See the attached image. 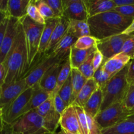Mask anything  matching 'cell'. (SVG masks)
<instances>
[{
    "label": "cell",
    "mask_w": 134,
    "mask_h": 134,
    "mask_svg": "<svg viewBox=\"0 0 134 134\" xmlns=\"http://www.w3.org/2000/svg\"><path fill=\"white\" fill-rule=\"evenodd\" d=\"M6 69L5 84L8 85L26 77L29 71L24 32L20 24L14 44L3 62Z\"/></svg>",
    "instance_id": "1"
},
{
    "label": "cell",
    "mask_w": 134,
    "mask_h": 134,
    "mask_svg": "<svg viewBox=\"0 0 134 134\" xmlns=\"http://www.w3.org/2000/svg\"><path fill=\"white\" fill-rule=\"evenodd\" d=\"M133 18L124 16L111 10L90 17L87 21L90 34L97 40L119 35L130 26Z\"/></svg>",
    "instance_id": "2"
},
{
    "label": "cell",
    "mask_w": 134,
    "mask_h": 134,
    "mask_svg": "<svg viewBox=\"0 0 134 134\" xmlns=\"http://www.w3.org/2000/svg\"><path fill=\"white\" fill-rule=\"evenodd\" d=\"M129 65L130 63L124 69L115 74L102 89L103 102L101 111H103L114 103L124 102L130 88L127 81Z\"/></svg>",
    "instance_id": "3"
},
{
    "label": "cell",
    "mask_w": 134,
    "mask_h": 134,
    "mask_svg": "<svg viewBox=\"0 0 134 134\" xmlns=\"http://www.w3.org/2000/svg\"><path fill=\"white\" fill-rule=\"evenodd\" d=\"M24 32L29 70L35 61L44 25L37 23L27 15L20 20Z\"/></svg>",
    "instance_id": "4"
},
{
    "label": "cell",
    "mask_w": 134,
    "mask_h": 134,
    "mask_svg": "<svg viewBox=\"0 0 134 134\" xmlns=\"http://www.w3.org/2000/svg\"><path fill=\"white\" fill-rule=\"evenodd\" d=\"M132 113L124 102H119L99 111L95 120L102 130L106 129L124 121Z\"/></svg>",
    "instance_id": "5"
},
{
    "label": "cell",
    "mask_w": 134,
    "mask_h": 134,
    "mask_svg": "<svg viewBox=\"0 0 134 134\" xmlns=\"http://www.w3.org/2000/svg\"><path fill=\"white\" fill-rule=\"evenodd\" d=\"M13 130L22 134H47L48 131L44 128L43 118L31 110L21 116L11 124Z\"/></svg>",
    "instance_id": "6"
},
{
    "label": "cell",
    "mask_w": 134,
    "mask_h": 134,
    "mask_svg": "<svg viewBox=\"0 0 134 134\" xmlns=\"http://www.w3.org/2000/svg\"><path fill=\"white\" fill-rule=\"evenodd\" d=\"M34 92V87L28 88L9 105L3 109V121L12 124L21 116L29 112L28 105Z\"/></svg>",
    "instance_id": "7"
},
{
    "label": "cell",
    "mask_w": 134,
    "mask_h": 134,
    "mask_svg": "<svg viewBox=\"0 0 134 134\" xmlns=\"http://www.w3.org/2000/svg\"><path fill=\"white\" fill-rule=\"evenodd\" d=\"M60 61L62 60L52 52L45 54L41 58H38L36 63L31 65L28 73L24 77L27 88H31L37 85L47 71Z\"/></svg>",
    "instance_id": "8"
},
{
    "label": "cell",
    "mask_w": 134,
    "mask_h": 134,
    "mask_svg": "<svg viewBox=\"0 0 134 134\" xmlns=\"http://www.w3.org/2000/svg\"><path fill=\"white\" fill-rule=\"evenodd\" d=\"M130 35L121 34L102 40H98L97 49L103 54L104 60L107 61L115 55L120 53L123 44Z\"/></svg>",
    "instance_id": "9"
},
{
    "label": "cell",
    "mask_w": 134,
    "mask_h": 134,
    "mask_svg": "<svg viewBox=\"0 0 134 134\" xmlns=\"http://www.w3.org/2000/svg\"><path fill=\"white\" fill-rule=\"evenodd\" d=\"M35 111L43 118L44 127L48 133L56 132V130L60 125L61 115L54 107L52 96L36 109Z\"/></svg>",
    "instance_id": "10"
},
{
    "label": "cell",
    "mask_w": 134,
    "mask_h": 134,
    "mask_svg": "<svg viewBox=\"0 0 134 134\" xmlns=\"http://www.w3.org/2000/svg\"><path fill=\"white\" fill-rule=\"evenodd\" d=\"M27 88L25 78L10 85H3L0 89V107L5 109Z\"/></svg>",
    "instance_id": "11"
},
{
    "label": "cell",
    "mask_w": 134,
    "mask_h": 134,
    "mask_svg": "<svg viewBox=\"0 0 134 134\" xmlns=\"http://www.w3.org/2000/svg\"><path fill=\"white\" fill-rule=\"evenodd\" d=\"M20 24V20L9 17L6 31L0 51V63H3L5 62L7 56L11 50L18 34Z\"/></svg>",
    "instance_id": "12"
},
{
    "label": "cell",
    "mask_w": 134,
    "mask_h": 134,
    "mask_svg": "<svg viewBox=\"0 0 134 134\" xmlns=\"http://www.w3.org/2000/svg\"><path fill=\"white\" fill-rule=\"evenodd\" d=\"M63 17L68 20H87V10L84 0H63Z\"/></svg>",
    "instance_id": "13"
},
{
    "label": "cell",
    "mask_w": 134,
    "mask_h": 134,
    "mask_svg": "<svg viewBox=\"0 0 134 134\" xmlns=\"http://www.w3.org/2000/svg\"><path fill=\"white\" fill-rule=\"evenodd\" d=\"M61 129L71 134H83L78 115L73 105H69L61 115L60 120Z\"/></svg>",
    "instance_id": "14"
},
{
    "label": "cell",
    "mask_w": 134,
    "mask_h": 134,
    "mask_svg": "<svg viewBox=\"0 0 134 134\" xmlns=\"http://www.w3.org/2000/svg\"><path fill=\"white\" fill-rule=\"evenodd\" d=\"M64 62L60 61L50 68L47 73L43 75L41 81H39V85L43 90H46L48 92L52 94L56 83H57L58 77Z\"/></svg>",
    "instance_id": "15"
},
{
    "label": "cell",
    "mask_w": 134,
    "mask_h": 134,
    "mask_svg": "<svg viewBox=\"0 0 134 134\" xmlns=\"http://www.w3.org/2000/svg\"><path fill=\"white\" fill-rule=\"evenodd\" d=\"M88 18L111 11L115 5L113 0H84Z\"/></svg>",
    "instance_id": "16"
},
{
    "label": "cell",
    "mask_w": 134,
    "mask_h": 134,
    "mask_svg": "<svg viewBox=\"0 0 134 134\" xmlns=\"http://www.w3.org/2000/svg\"><path fill=\"white\" fill-rule=\"evenodd\" d=\"M77 40V38L67 32L61 41L55 46L52 52L62 61H65L69 57L71 47Z\"/></svg>",
    "instance_id": "17"
},
{
    "label": "cell",
    "mask_w": 134,
    "mask_h": 134,
    "mask_svg": "<svg viewBox=\"0 0 134 134\" xmlns=\"http://www.w3.org/2000/svg\"><path fill=\"white\" fill-rule=\"evenodd\" d=\"M131 61V58L122 53H119L111 58L104 60L103 67L107 73L115 75L124 69Z\"/></svg>",
    "instance_id": "18"
},
{
    "label": "cell",
    "mask_w": 134,
    "mask_h": 134,
    "mask_svg": "<svg viewBox=\"0 0 134 134\" xmlns=\"http://www.w3.org/2000/svg\"><path fill=\"white\" fill-rule=\"evenodd\" d=\"M60 19V18H53L45 20V24H44V29H43V33H42L39 51H38L37 58L39 57V58H40L43 55L45 54L47 46L49 43L52 33H53L56 26L58 24Z\"/></svg>",
    "instance_id": "19"
},
{
    "label": "cell",
    "mask_w": 134,
    "mask_h": 134,
    "mask_svg": "<svg viewBox=\"0 0 134 134\" xmlns=\"http://www.w3.org/2000/svg\"><path fill=\"white\" fill-rule=\"evenodd\" d=\"M68 27H69V20L64 17L60 18L58 24L56 26L52 33V36L47 46L45 54L51 53L52 52L55 46L61 41L64 35L67 34Z\"/></svg>",
    "instance_id": "20"
},
{
    "label": "cell",
    "mask_w": 134,
    "mask_h": 134,
    "mask_svg": "<svg viewBox=\"0 0 134 134\" xmlns=\"http://www.w3.org/2000/svg\"><path fill=\"white\" fill-rule=\"evenodd\" d=\"M98 88H99V86L97 85L94 78L88 79V81H86L85 85H84L80 91L79 94L77 96L75 102H73V105L83 107L86 102L90 99L91 96Z\"/></svg>",
    "instance_id": "21"
},
{
    "label": "cell",
    "mask_w": 134,
    "mask_h": 134,
    "mask_svg": "<svg viewBox=\"0 0 134 134\" xmlns=\"http://www.w3.org/2000/svg\"><path fill=\"white\" fill-rule=\"evenodd\" d=\"M97 50L96 47H94L91 48L86 50L78 49L71 47L69 55L70 63L71 68L73 69H79L81 65L88 59V58Z\"/></svg>",
    "instance_id": "22"
},
{
    "label": "cell",
    "mask_w": 134,
    "mask_h": 134,
    "mask_svg": "<svg viewBox=\"0 0 134 134\" xmlns=\"http://www.w3.org/2000/svg\"><path fill=\"white\" fill-rule=\"evenodd\" d=\"M103 102V91L102 89L98 88L91 96L85 105L82 108L85 113L95 118L101 111Z\"/></svg>",
    "instance_id": "23"
},
{
    "label": "cell",
    "mask_w": 134,
    "mask_h": 134,
    "mask_svg": "<svg viewBox=\"0 0 134 134\" xmlns=\"http://www.w3.org/2000/svg\"><path fill=\"white\" fill-rule=\"evenodd\" d=\"M30 0H9V17L21 20L27 15V9Z\"/></svg>",
    "instance_id": "24"
},
{
    "label": "cell",
    "mask_w": 134,
    "mask_h": 134,
    "mask_svg": "<svg viewBox=\"0 0 134 134\" xmlns=\"http://www.w3.org/2000/svg\"><path fill=\"white\" fill-rule=\"evenodd\" d=\"M68 33L77 39L86 35H91L90 26L87 20H69Z\"/></svg>",
    "instance_id": "25"
},
{
    "label": "cell",
    "mask_w": 134,
    "mask_h": 134,
    "mask_svg": "<svg viewBox=\"0 0 134 134\" xmlns=\"http://www.w3.org/2000/svg\"><path fill=\"white\" fill-rule=\"evenodd\" d=\"M34 87V92L28 105L29 111L35 110L43 103L48 100L52 94L40 87L39 84L35 85Z\"/></svg>",
    "instance_id": "26"
},
{
    "label": "cell",
    "mask_w": 134,
    "mask_h": 134,
    "mask_svg": "<svg viewBox=\"0 0 134 134\" xmlns=\"http://www.w3.org/2000/svg\"><path fill=\"white\" fill-rule=\"evenodd\" d=\"M71 74L72 87H73V93H72L71 99V105H73V102H75L77 96L79 94L80 91L88 79L81 73V71L78 69L72 68Z\"/></svg>",
    "instance_id": "27"
},
{
    "label": "cell",
    "mask_w": 134,
    "mask_h": 134,
    "mask_svg": "<svg viewBox=\"0 0 134 134\" xmlns=\"http://www.w3.org/2000/svg\"><path fill=\"white\" fill-rule=\"evenodd\" d=\"M102 134H134V122L126 119L111 128L103 129Z\"/></svg>",
    "instance_id": "28"
},
{
    "label": "cell",
    "mask_w": 134,
    "mask_h": 134,
    "mask_svg": "<svg viewBox=\"0 0 134 134\" xmlns=\"http://www.w3.org/2000/svg\"><path fill=\"white\" fill-rule=\"evenodd\" d=\"M71 65L70 63V59L69 57L63 63L62 67L59 73L58 77L57 83H56V88L54 90L53 93L52 94V96L56 95L58 93L59 90L61 89L64 84L66 82L70 76L71 73Z\"/></svg>",
    "instance_id": "29"
},
{
    "label": "cell",
    "mask_w": 134,
    "mask_h": 134,
    "mask_svg": "<svg viewBox=\"0 0 134 134\" xmlns=\"http://www.w3.org/2000/svg\"><path fill=\"white\" fill-rule=\"evenodd\" d=\"M103 63L99 67V69L94 72V76H93V78L95 80L99 88L101 89H103L107 85V82L110 81V79L114 76L107 73L105 70L104 67H103Z\"/></svg>",
    "instance_id": "30"
},
{
    "label": "cell",
    "mask_w": 134,
    "mask_h": 134,
    "mask_svg": "<svg viewBox=\"0 0 134 134\" xmlns=\"http://www.w3.org/2000/svg\"><path fill=\"white\" fill-rule=\"evenodd\" d=\"M72 93H73V87H72L71 74L66 82L64 84L61 89L59 90L58 94L62 98V99L65 102V103L69 106L71 105Z\"/></svg>",
    "instance_id": "31"
},
{
    "label": "cell",
    "mask_w": 134,
    "mask_h": 134,
    "mask_svg": "<svg viewBox=\"0 0 134 134\" xmlns=\"http://www.w3.org/2000/svg\"><path fill=\"white\" fill-rule=\"evenodd\" d=\"M97 42L98 40L92 35H86L77 39L73 47L78 49L86 50L96 47Z\"/></svg>",
    "instance_id": "32"
},
{
    "label": "cell",
    "mask_w": 134,
    "mask_h": 134,
    "mask_svg": "<svg viewBox=\"0 0 134 134\" xmlns=\"http://www.w3.org/2000/svg\"><path fill=\"white\" fill-rule=\"evenodd\" d=\"M27 15L33 20L34 21L36 22L37 23L41 24H45V20L44 19L42 15L41 14L39 9L35 5L34 1L30 0V3L27 9Z\"/></svg>",
    "instance_id": "33"
},
{
    "label": "cell",
    "mask_w": 134,
    "mask_h": 134,
    "mask_svg": "<svg viewBox=\"0 0 134 134\" xmlns=\"http://www.w3.org/2000/svg\"><path fill=\"white\" fill-rule=\"evenodd\" d=\"M94 54H95V52H93L88 58L85 63H83L78 69L87 79L93 78L94 74V70L93 68V58H94Z\"/></svg>",
    "instance_id": "34"
},
{
    "label": "cell",
    "mask_w": 134,
    "mask_h": 134,
    "mask_svg": "<svg viewBox=\"0 0 134 134\" xmlns=\"http://www.w3.org/2000/svg\"><path fill=\"white\" fill-rule=\"evenodd\" d=\"M34 3H35V5H36L37 9H39L42 16L44 18L45 20L51 19V18H56L51 8L48 6V5L45 2L44 0L34 1Z\"/></svg>",
    "instance_id": "35"
},
{
    "label": "cell",
    "mask_w": 134,
    "mask_h": 134,
    "mask_svg": "<svg viewBox=\"0 0 134 134\" xmlns=\"http://www.w3.org/2000/svg\"><path fill=\"white\" fill-rule=\"evenodd\" d=\"M120 53L126 55L131 58L134 59V34H131L125 41L122 47Z\"/></svg>",
    "instance_id": "36"
},
{
    "label": "cell",
    "mask_w": 134,
    "mask_h": 134,
    "mask_svg": "<svg viewBox=\"0 0 134 134\" xmlns=\"http://www.w3.org/2000/svg\"><path fill=\"white\" fill-rule=\"evenodd\" d=\"M45 2L51 8L56 18H62L64 9L63 0H44Z\"/></svg>",
    "instance_id": "37"
},
{
    "label": "cell",
    "mask_w": 134,
    "mask_h": 134,
    "mask_svg": "<svg viewBox=\"0 0 134 134\" xmlns=\"http://www.w3.org/2000/svg\"><path fill=\"white\" fill-rule=\"evenodd\" d=\"M75 106V105H74ZM76 111L79 119L80 124H81V129H82L83 134H88L87 126V119H86V114L82 107L79 106H75Z\"/></svg>",
    "instance_id": "38"
},
{
    "label": "cell",
    "mask_w": 134,
    "mask_h": 134,
    "mask_svg": "<svg viewBox=\"0 0 134 134\" xmlns=\"http://www.w3.org/2000/svg\"><path fill=\"white\" fill-rule=\"evenodd\" d=\"M112 11L116 12L124 16L134 18V5L115 6L112 9Z\"/></svg>",
    "instance_id": "39"
},
{
    "label": "cell",
    "mask_w": 134,
    "mask_h": 134,
    "mask_svg": "<svg viewBox=\"0 0 134 134\" xmlns=\"http://www.w3.org/2000/svg\"><path fill=\"white\" fill-rule=\"evenodd\" d=\"M52 98H53L54 107L55 109L60 115H62L64 111L68 107V105L63 100L62 98L58 94L52 96Z\"/></svg>",
    "instance_id": "40"
},
{
    "label": "cell",
    "mask_w": 134,
    "mask_h": 134,
    "mask_svg": "<svg viewBox=\"0 0 134 134\" xmlns=\"http://www.w3.org/2000/svg\"><path fill=\"white\" fill-rule=\"evenodd\" d=\"M124 103L126 108L130 111H132L134 110V85L130 86L124 100Z\"/></svg>",
    "instance_id": "41"
},
{
    "label": "cell",
    "mask_w": 134,
    "mask_h": 134,
    "mask_svg": "<svg viewBox=\"0 0 134 134\" xmlns=\"http://www.w3.org/2000/svg\"><path fill=\"white\" fill-rule=\"evenodd\" d=\"M104 60V57H103V54L97 49L94 54V58H93V68H94V72L99 69Z\"/></svg>",
    "instance_id": "42"
},
{
    "label": "cell",
    "mask_w": 134,
    "mask_h": 134,
    "mask_svg": "<svg viewBox=\"0 0 134 134\" xmlns=\"http://www.w3.org/2000/svg\"><path fill=\"white\" fill-rule=\"evenodd\" d=\"M127 81L130 86L134 85V59L131 60L127 74Z\"/></svg>",
    "instance_id": "43"
},
{
    "label": "cell",
    "mask_w": 134,
    "mask_h": 134,
    "mask_svg": "<svg viewBox=\"0 0 134 134\" xmlns=\"http://www.w3.org/2000/svg\"><path fill=\"white\" fill-rule=\"evenodd\" d=\"M0 134H22L16 132L13 130L11 124H8L3 121L2 126H1Z\"/></svg>",
    "instance_id": "44"
},
{
    "label": "cell",
    "mask_w": 134,
    "mask_h": 134,
    "mask_svg": "<svg viewBox=\"0 0 134 134\" xmlns=\"http://www.w3.org/2000/svg\"><path fill=\"white\" fill-rule=\"evenodd\" d=\"M8 20H9V17L7 18L0 25V51H1V47H2L3 41L4 36H5V31H6L7 26Z\"/></svg>",
    "instance_id": "45"
},
{
    "label": "cell",
    "mask_w": 134,
    "mask_h": 134,
    "mask_svg": "<svg viewBox=\"0 0 134 134\" xmlns=\"http://www.w3.org/2000/svg\"><path fill=\"white\" fill-rule=\"evenodd\" d=\"M6 77V69L3 63H0V89L5 84Z\"/></svg>",
    "instance_id": "46"
},
{
    "label": "cell",
    "mask_w": 134,
    "mask_h": 134,
    "mask_svg": "<svg viewBox=\"0 0 134 134\" xmlns=\"http://www.w3.org/2000/svg\"><path fill=\"white\" fill-rule=\"evenodd\" d=\"M116 6L134 5V0H113Z\"/></svg>",
    "instance_id": "47"
},
{
    "label": "cell",
    "mask_w": 134,
    "mask_h": 134,
    "mask_svg": "<svg viewBox=\"0 0 134 134\" xmlns=\"http://www.w3.org/2000/svg\"><path fill=\"white\" fill-rule=\"evenodd\" d=\"M8 3H9V0H0V11H1L9 17L8 16Z\"/></svg>",
    "instance_id": "48"
},
{
    "label": "cell",
    "mask_w": 134,
    "mask_h": 134,
    "mask_svg": "<svg viewBox=\"0 0 134 134\" xmlns=\"http://www.w3.org/2000/svg\"><path fill=\"white\" fill-rule=\"evenodd\" d=\"M134 33V18L133 21H132V24H130V26L124 31L123 34H126V35H131V34H133Z\"/></svg>",
    "instance_id": "49"
},
{
    "label": "cell",
    "mask_w": 134,
    "mask_h": 134,
    "mask_svg": "<svg viewBox=\"0 0 134 134\" xmlns=\"http://www.w3.org/2000/svg\"><path fill=\"white\" fill-rule=\"evenodd\" d=\"M7 18H8L7 16L5 15V14H4V13H3L1 11H0V25L1 24V23H2Z\"/></svg>",
    "instance_id": "50"
},
{
    "label": "cell",
    "mask_w": 134,
    "mask_h": 134,
    "mask_svg": "<svg viewBox=\"0 0 134 134\" xmlns=\"http://www.w3.org/2000/svg\"><path fill=\"white\" fill-rule=\"evenodd\" d=\"M128 119V120H132V121L134 122V112L132 113L131 114V115H130L129 116H128V119Z\"/></svg>",
    "instance_id": "51"
},
{
    "label": "cell",
    "mask_w": 134,
    "mask_h": 134,
    "mask_svg": "<svg viewBox=\"0 0 134 134\" xmlns=\"http://www.w3.org/2000/svg\"><path fill=\"white\" fill-rule=\"evenodd\" d=\"M3 113V109L0 107V118L2 117Z\"/></svg>",
    "instance_id": "52"
},
{
    "label": "cell",
    "mask_w": 134,
    "mask_h": 134,
    "mask_svg": "<svg viewBox=\"0 0 134 134\" xmlns=\"http://www.w3.org/2000/svg\"><path fill=\"white\" fill-rule=\"evenodd\" d=\"M59 133H60V134H68L66 133V132H65V131L64 130H62V129H61L60 132H59Z\"/></svg>",
    "instance_id": "53"
},
{
    "label": "cell",
    "mask_w": 134,
    "mask_h": 134,
    "mask_svg": "<svg viewBox=\"0 0 134 134\" xmlns=\"http://www.w3.org/2000/svg\"><path fill=\"white\" fill-rule=\"evenodd\" d=\"M2 124H3V120L1 119V118H0V130H1V126H2Z\"/></svg>",
    "instance_id": "54"
},
{
    "label": "cell",
    "mask_w": 134,
    "mask_h": 134,
    "mask_svg": "<svg viewBox=\"0 0 134 134\" xmlns=\"http://www.w3.org/2000/svg\"><path fill=\"white\" fill-rule=\"evenodd\" d=\"M47 134H60V133H59V132L58 133H57V132H54V133H48Z\"/></svg>",
    "instance_id": "55"
},
{
    "label": "cell",
    "mask_w": 134,
    "mask_h": 134,
    "mask_svg": "<svg viewBox=\"0 0 134 134\" xmlns=\"http://www.w3.org/2000/svg\"><path fill=\"white\" fill-rule=\"evenodd\" d=\"M133 112H134V110H133V111H132V113H133Z\"/></svg>",
    "instance_id": "56"
},
{
    "label": "cell",
    "mask_w": 134,
    "mask_h": 134,
    "mask_svg": "<svg viewBox=\"0 0 134 134\" xmlns=\"http://www.w3.org/2000/svg\"></svg>",
    "instance_id": "57"
}]
</instances>
